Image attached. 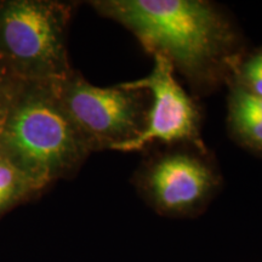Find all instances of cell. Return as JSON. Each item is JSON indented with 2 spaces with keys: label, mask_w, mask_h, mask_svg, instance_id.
<instances>
[{
  "label": "cell",
  "mask_w": 262,
  "mask_h": 262,
  "mask_svg": "<svg viewBox=\"0 0 262 262\" xmlns=\"http://www.w3.org/2000/svg\"><path fill=\"white\" fill-rule=\"evenodd\" d=\"M90 5L125 27L153 56L165 57L196 89L229 79L239 57L237 34L203 0H96Z\"/></svg>",
  "instance_id": "1"
},
{
  "label": "cell",
  "mask_w": 262,
  "mask_h": 262,
  "mask_svg": "<svg viewBox=\"0 0 262 262\" xmlns=\"http://www.w3.org/2000/svg\"><path fill=\"white\" fill-rule=\"evenodd\" d=\"M5 162L38 192L71 178L91 150L58 98L55 81H21L0 123Z\"/></svg>",
  "instance_id": "2"
},
{
  "label": "cell",
  "mask_w": 262,
  "mask_h": 262,
  "mask_svg": "<svg viewBox=\"0 0 262 262\" xmlns=\"http://www.w3.org/2000/svg\"><path fill=\"white\" fill-rule=\"evenodd\" d=\"M73 5L0 0V64L19 81H56L73 71L67 32Z\"/></svg>",
  "instance_id": "3"
},
{
  "label": "cell",
  "mask_w": 262,
  "mask_h": 262,
  "mask_svg": "<svg viewBox=\"0 0 262 262\" xmlns=\"http://www.w3.org/2000/svg\"><path fill=\"white\" fill-rule=\"evenodd\" d=\"M58 98L91 152L111 149L136 139L146 126V91L120 84L98 88L79 72L55 81Z\"/></svg>",
  "instance_id": "4"
},
{
  "label": "cell",
  "mask_w": 262,
  "mask_h": 262,
  "mask_svg": "<svg viewBox=\"0 0 262 262\" xmlns=\"http://www.w3.org/2000/svg\"><path fill=\"white\" fill-rule=\"evenodd\" d=\"M155 57L150 73L141 79L120 83L126 89L150 94L146 126L136 139L117 147L119 152H136L150 143H192L204 152L198 107L175 79V70L165 57Z\"/></svg>",
  "instance_id": "5"
},
{
  "label": "cell",
  "mask_w": 262,
  "mask_h": 262,
  "mask_svg": "<svg viewBox=\"0 0 262 262\" xmlns=\"http://www.w3.org/2000/svg\"><path fill=\"white\" fill-rule=\"evenodd\" d=\"M210 166L185 152L159 157L149 165L142 185L153 203L166 211H186L201 204L216 187Z\"/></svg>",
  "instance_id": "6"
},
{
  "label": "cell",
  "mask_w": 262,
  "mask_h": 262,
  "mask_svg": "<svg viewBox=\"0 0 262 262\" xmlns=\"http://www.w3.org/2000/svg\"><path fill=\"white\" fill-rule=\"evenodd\" d=\"M231 83L228 124L232 134L245 147L262 155V97Z\"/></svg>",
  "instance_id": "7"
},
{
  "label": "cell",
  "mask_w": 262,
  "mask_h": 262,
  "mask_svg": "<svg viewBox=\"0 0 262 262\" xmlns=\"http://www.w3.org/2000/svg\"><path fill=\"white\" fill-rule=\"evenodd\" d=\"M39 193L24 175L8 162L0 160V216Z\"/></svg>",
  "instance_id": "8"
},
{
  "label": "cell",
  "mask_w": 262,
  "mask_h": 262,
  "mask_svg": "<svg viewBox=\"0 0 262 262\" xmlns=\"http://www.w3.org/2000/svg\"><path fill=\"white\" fill-rule=\"evenodd\" d=\"M229 80L262 97V48L245 58L239 56L232 64Z\"/></svg>",
  "instance_id": "9"
},
{
  "label": "cell",
  "mask_w": 262,
  "mask_h": 262,
  "mask_svg": "<svg viewBox=\"0 0 262 262\" xmlns=\"http://www.w3.org/2000/svg\"><path fill=\"white\" fill-rule=\"evenodd\" d=\"M21 81L10 75L0 64V123Z\"/></svg>",
  "instance_id": "10"
},
{
  "label": "cell",
  "mask_w": 262,
  "mask_h": 262,
  "mask_svg": "<svg viewBox=\"0 0 262 262\" xmlns=\"http://www.w3.org/2000/svg\"><path fill=\"white\" fill-rule=\"evenodd\" d=\"M0 160H5L4 157H3V153H2V149H0Z\"/></svg>",
  "instance_id": "11"
}]
</instances>
